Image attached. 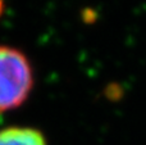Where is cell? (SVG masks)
Wrapping results in <instances>:
<instances>
[{
  "label": "cell",
  "mask_w": 146,
  "mask_h": 145,
  "mask_svg": "<svg viewBox=\"0 0 146 145\" xmlns=\"http://www.w3.org/2000/svg\"><path fill=\"white\" fill-rule=\"evenodd\" d=\"M32 68L22 51L0 46V113L18 108L32 89Z\"/></svg>",
  "instance_id": "cell-1"
},
{
  "label": "cell",
  "mask_w": 146,
  "mask_h": 145,
  "mask_svg": "<svg viewBox=\"0 0 146 145\" xmlns=\"http://www.w3.org/2000/svg\"><path fill=\"white\" fill-rule=\"evenodd\" d=\"M0 145H48L41 131L32 127L12 126L0 130Z\"/></svg>",
  "instance_id": "cell-2"
},
{
  "label": "cell",
  "mask_w": 146,
  "mask_h": 145,
  "mask_svg": "<svg viewBox=\"0 0 146 145\" xmlns=\"http://www.w3.org/2000/svg\"><path fill=\"white\" fill-rule=\"evenodd\" d=\"M3 9H4V3H3V0H0V15L3 13Z\"/></svg>",
  "instance_id": "cell-3"
}]
</instances>
